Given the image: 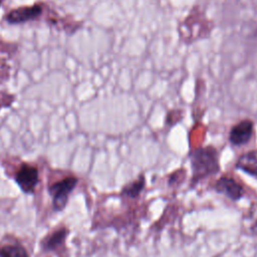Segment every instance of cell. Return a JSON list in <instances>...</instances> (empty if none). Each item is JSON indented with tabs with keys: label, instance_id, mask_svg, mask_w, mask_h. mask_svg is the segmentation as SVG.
<instances>
[{
	"label": "cell",
	"instance_id": "1",
	"mask_svg": "<svg viewBox=\"0 0 257 257\" xmlns=\"http://www.w3.org/2000/svg\"><path fill=\"white\" fill-rule=\"evenodd\" d=\"M194 180H200L219 170L217 152L213 148H202L192 154Z\"/></svg>",
	"mask_w": 257,
	"mask_h": 257
},
{
	"label": "cell",
	"instance_id": "2",
	"mask_svg": "<svg viewBox=\"0 0 257 257\" xmlns=\"http://www.w3.org/2000/svg\"><path fill=\"white\" fill-rule=\"evenodd\" d=\"M77 183V179L74 177L65 178L49 188V193L52 196V204L54 210H62L66 203L70 192L74 189Z\"/></svg>",
	"mask_w": 257,
	"mask_h": 257
},
{
	"label": "cell",
	"instance_id": "3",
	"mask_svg": "<svg viewBox=\"0 0 257 257\" xmlns=\"http://www.w3.org/2000/svg\"><path fill=\"white\" fill-rule=\"evenodd\" d=\"M16 183L25 193L34 192L38 183V170L30 165H22L15 176Z\"/></svg>",
	"mask_w": 257,
	"mask_h": 257
},
{
	"label": "cell",
	"instance_id": "4",
	"mask_svg": "<svg viewBox=\"0 0 257 257\" xmlns=\"http://www.w3.org/2000/svg\"><path fill=\"white\" fill-rule=\"evenodd\" d=\"M41 11L42 9L40 5L21 7V8L10 11L6 15V21L11 24H19V23L27 22L31 19L37 18L41 14Z\"/></svg>",
	"mask_w": 257,
	"mask_h": 257
},
{
	"label": "cell",
	"instance_id": "5",
	"mask_svg": "<svg viewBox=\"0 0 257 257\" xmlns=\"http://www.w3.org/2000/svg\"><path fill=\"white\" fill-rule=\"evenodd\" d=\"M253 133V123L251 120L245 119L236 124L230 133V142L233 145L241 146L251 139Z\"/></svg>",
	"mask_w": 257,
	"mask_h": 257
},
{
	"label": "cell",
	"instance_id": "6",
	"mask_svg": "<svg viewBox=\"0 0 257 257\" xmlns=\"http://www.w3.org/2000/svg\"><path fill=\"white\" fill-rule=\"evenodd\" d=\"M215 189L222 194H225L230 199L237 201L243 195V188L233 179L222 177L216 183Z\"/></svg>",
	"mask_w": 257,
	"mask_h": 257
},
{
	"label": "cell",
	"instance_id": "7",
	"mask_svg": "<svg viewBox=\"0 0 257 257\" xmlns=\"http://www.w3.org/2000/svg\"><path fill=\"white\" fill-rule=\"evenodd\" d=\"M236 168L257 177V151H250L242 155L236 163Z\"/></svg>",
	"mask_w": 257,
	"mask_h": 257
},
{
	"label": "cell",
	"instance_id": "8",
	"mask_svg": "<svg viewBox=\"0 0 257 257\" xmlns=\"http://www.w3.org/2000/svg\"><path fill=\"white\" fill-rule=\"evenodd\" d=\"M0 257H29V255L20 244L9 243L0 247Z\"/></svg>",
	"mask_w": 257,
	"mask_h": 257
},
{
	"label": "cell",
	"instance_id": "9",
	"mask_svg": "<svg viewBox=\"0 0 257 257\" xmlns=\"http://www.w3.org/2000/svg\"><path fill=\"white\" fill-rule=\"evenodd\" d=\"M66 235H67V231L64 228L57 230L56 232L51 234L49 237H47L43 241L42 243L43 248L45 250H54L59 244H61L64 241Z\"/></svg>",
	"mask_w": 257,
	"mask_h": 257
},
{
	"label": "cell",
	"instance_id": "10",
	"mask_svg": "<svg viewBox=\"0 0 257 257\" xmlns=\"http://www.w3.org/2000/svg\"><path fill=\"white\" fill-rule=\"evenodd\" d=\"M143 187H144V179L140 178L137 182H135V183L131 184L128 187H126L123 190V193L130 197H136L139 195V193Z\"/></svg>",
	"mask_w": 257,
	"mask_h": 257
},
{
	"label": "cell",
	"instance_id": "11",
	"mask_svg": "<svg viewBox=\"0 0 257 257\" xmlns=\"http://www.w3.org/2000/svg\"><path fill=\"white\" fill-rule=\"evenodd\" d=\"M0 5H1V0H0Z\"/></svg>",
	"mask_w": 257,
	"mask_h": 257
}]
</instances>
